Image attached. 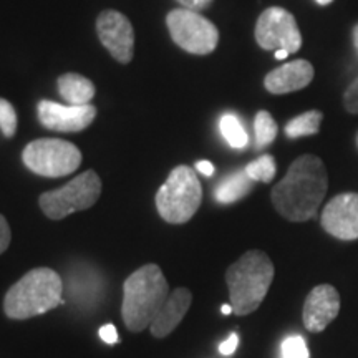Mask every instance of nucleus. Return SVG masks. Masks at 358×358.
<instances>
[{
    "label": "nucleus",
    "mask_w": 358,
    "mask_h": 358,
    "mask_svg": "<svg viewBox=\"0 0 358 358\" xmlns=\"http://www.w3.org/2000/svg\"><path fill=\"white\" fill-rule=\"evenodd\" d=\"M290 55V53L287 50H277L274 53V57L277 58V60H284V58H287Z\"/></svg>",
    "instance_id": "nucleus-30"
},
{
    "label": "nucleus",
    "mask_w": 358,
    "mask_h": 358,
    "mask_svg": "<svg viewBox=\"0 0 358 358\" xmlns=\"http://www.w3.org/2000/svg\"><path fill=\"white\" fill-rule=\"evenodd\" d=\"M100 337L105 343L113 345V343L118 342V330H116V327L113 324H106L100 329Z\"/></svg>",
    "instance_id": "nucleus-26"
},
{
    "label": "nucleus",
    "mask_w": 358,
    "mask_h": 358,
    "mask_svg": "<svg viewBox=\"0 0 358 358\" xmlns=\"http://www.w3.org/2000/svg\"><path fill=\"white\" fill-rule=\"evenodd\" d=\"M275 268L262 250H248L226 272L231 306L236 315L257 310L274 280Z\"/></svg>",
    "instance_id": "nucleus-4"
},
{
    "label": "nucleus",
    "mask_w": 358,
    "mask_h": 358,
    "mask_svg": "<svg viewBox=\"0 0 358 358\" xmlns=\"http://www.w3.org/2000/svg\"><path fill=\"white\" fill-rule=\"evenodd\" d=\"M315 70L310 62L294 60L279 66V69L268 71L264 78V87L272 95H285L306 88L313 80Z\"/></svg>",
    "instance_id": "nucleus-14"
},
{
    "label": "nucleus",
    "mask_w": 358,
    "mask_h": 358,
    "mask_svg": "<svg viewBox=\"0 0 358 358\" xmlns=\"http://www.w3.org/2000/svg\"><path fill=\"white\" fill-rule=\"evenodd\" d=\"M237 345H239V337H237V334H231L227 340H224L221 345H219V352H221L222 355L229 357L237 350Z\"/></svg>",
    "instance_id": "nucleus-27"
},
{
    "label": "nucleus",
    "mask_w": 358,
    "mask_h": 358,
    "mask_svg": "<svg viewBox=\"0 0 358 358\" xmlns=\"http://www.w3.org/2000/svg\"><path fill=\"white\" fill-rule=\"evenodd\" d=\"M275 159L272 158L271 155H264L245 166V173H248V176L252 179L254 182H271L275 176Z\"/></svg>",
    "instance_id": "nucleus-21"
},
{
    "label": "nucleus",
    "mask_w": 358,
    "mask_h": 358,
    "mask_svg": "<svg viewBox=\"0 0 358 358\" xmlns=\"http://www.w3.org/2000/svg\"><path fill=\"white\" fill-rule=\"evenodd\" d=\"M322 227L342 241L358 239V194L343 192L327 203L320 216Z\"/></svg>",
    "instance_id": "nucleus-11"
},
{
    "label": "nucleus",
    "mask_w": 358,
    "mask_h": 358,
    "mask_svg": "<svg viewBox=\"0 0 358 358\" xmlns=\"http://www.w3.org/2000/svg\"><path fill=\"white\" fill-rule=\"evenodd\" d=\"M166 25L173 42L192 55H209L219 42L217 27L189 8H174L168 13Z\"/></svg>",
    "instance_id": "nucleus-8"
},
{
    "label": "nucleus",
    "mask_w": 358,
    "mask_h": 358,
    "mask_svg": "<svg viewBox=\"0 0 358 358\" xmlns=\"http://www.w3.org/2000/svg\"><path fill=\"white\" fill-rule=\"evenodd\" d=\"M343 105L348 113L358 115V78L353 80L343 93Z\"/></svg>",
    "instance_id": "nucleus-24"
},
{
    "label": "nucleus",
    "mask_w": 358,
    "mask_h": 358,
    "mask_svg": "<svg viewBox=\"0 0 358 358\" xmlns=\"http://www.w3.org/2000/svg\"><path fill=\"white\" fill-rule=\"evenodd\" d=\"M256 42L264 50H287L297 53L302 47V34L295 17L282 7H268L256 24Z\"/></svg>",
    "instance_id": "nucleus-9"
},
{
    "label": "nucleus",
    "mask_w": 358,
    "mask_h": 358,
    "mask_svg": "<svg viewBox=\"0 0 358 358\" xmlns=\"http://www.w3.org/2000/svg\"><path fill=\"white\" fill-rule=\"evenodd\" d=\"M185 8H189V10H204L213 3V0H178Z\"/></svg>",
    "instance_id": "nucleus-28"
},
{
    "label": "nucleus",
    "mask_w": 358,
    "mask_h": 358,
    "mask_svg": "<svg viewBox=\"0 0 358 358\" xmlns=\"http://www.w3.org/2000/svg\"><path fill=\"white\" fill-rule=\"evenodd\" d=\"M22 161L38 176L62 178L77 171L82 164V153L70 141L40 138L25 146Z\"/></svg>",
    "instance_id": "nucleus-7"
},
{
    "label": "nucleus",
    "mask_w": 358,
    "mask_h": 358,
    "mask_svg": "<svg viewBox=\"0 0 358 358\" xmlns=\"http://www.w3.org/2000/svg\"><path fill=\"white\" fill-rule=\"evenodd\" d=\"M329 189V174L320 158L303 155L272 189V204L282 217L303 222L315 216Z\"/></svg>",
    "instance_id": "nucleus-1"
},
{
    "label": "nucleus",
    "mask_w": 358,
    "mask_h": 358,
    "mask_svg": "<svg viewBox=\"0 0 358 358\" xmlns=\"http://www.w3.org/2000/svg\"><path fill=\"white\" fill-rule=\"evenodd\" d=\"M353 45H355V50L358 53V24L353 27Z\"/></svg>",
    "instance_id": "nucleus-31"
},
{
    "label": "nucleus",
    "mask_w": 358,
    "mask_h": 358,
    "mask_svg": "<svg viewBox=\"0 0 358 358\" xmlns=\"http://www.w3.org/2000/svg\"><path fill=\"white\" fill-rule=\"evenodd\" d=\"M101 194V179L93 169H88L69 185L55 191L43 192L38 204L43 214L53 221H60L70 214L85 211L96 203Z\"/></svg>",
    "instance_id": "nucleus-6"
},
{
    "label": "nucleus",
    "mask_w": 358,
    "mask_h": 358,
    "mask_svg": "<svg viewBox=\"0 0 358 358\" xmlns=\"http://www.w3.org/2000/svg\"><path fill=\"white\" fill-rule=\"evenodd\" d=\"M322 120H324V113H322V111H306V113L295 116L294 120H290V122L285 124V134H287V138H290V140L302 136H312V134L319 133Z\"/></svg>",
    "instance_id": "nucleus-18"
},
{
    "label": "nucleus",
    "mask_w": 358,
    "mask_h": 358,
    "mask_svg": "<svg viewBox=\"0 0 358 358\" xmlns=\"http://www.w3.org/2000/svg\"><path fill=\"white\" fill-rule=\"evenodd\" d=\"M221 310H222L224 315H229L231 312H234V310H232V306H231V303H224V306L221 307Z\"/></svg>",
    "instance_id": "nucleus-32"
},
{
    "label": "nucleus",
    "mask_w": 358,
    "mask_h": 358,
    "mask_svg": "<svg viewBox=\"0 0 358 358\" xmlns=\"http://www.w3.org/2000/svg\"><path fill=\"white\" fill-rule=\"evenodd\" d=\"M254 131H256V146L266 148L275 140L279 128H277V123L272 118V115L262 110L259 111L256 120H254Z\"/></svg>",
    "instance_id": "nucleus-20"
},
{
    "label": "nucleus",
    "mask_w": 358,
    "mask_h": 358,
    "mask_svg": "<svg viewBox=\"0 0 358 358\" xmlns=\"http://www.w3.org/2000/svg\"><path fill=\"white\" fill-rule=\"evenodd\" d=\"M40 123L52 131L80 133L93 123L96 108L93 105H60V103L42 100L37 106Z\"/></svg>",
    "instance_id": "nucleus-12"
},
{
    "label": "nucleus",
    "mask_w": 358,
    "mask_h": 358,
    "mask_svg": "<svg viewBox=\"0 0 358 358\" xmlns=\"http://www.w3.org/2000/svg\"><path fill=\"white\" fill-rule=\"evenodd\" d=\"M196 171L204 174V176H213L214 166L213 163H209V161H198V163H196Z\"/></svg>",
    "instance_id": "nucleus-29"
},
{
    "label": "nucleus",
    "mask_w": 358,
    "mask_h": 358,
    "mask_svg": "<svg viewBox=\"0 0 358 358\" xmlns=\"http://www.w3.org/2000/svg\"><path fill=\"white\" fill-rule=\"evenodd\" d=\"M340 312V295L334 285H317L307 295L303 303L302 320L308 332L320 334L337 319Z\"/></svg>",
    "instance_id": "nucleus-13"
},
{
    "label": "nucleus",
    "mask_w": 358,
    "mask_h": 358,
    "mask_svg": "<svg viewBox=\"0 0 358 358\" xmlns=\"http://www.w3.org/2000/svg\"><path fill=\"white\" fill-rule=\"evenodd\" d=\"M62 295L64 280L53 268H34L8 289L3 312L13 320L32 319L60 306Z\"/></svg>",
    "instance_id": "nucleus-3"
},
{
    "label": "nucleus",
    "mask_w": 358,
    "mask_h": 358,
    "mask_svg": "<svg viewBox=\"0 0 358 358\" xmlns=\"http://www.w3.org/2000/svg\"><path fill=\"white\" fill-rule=\"evenodd\" d=\"M254 181L248 176L245 169L243 171H234L226 176L214 189V198L221 204H232L236 201L243 199L252 191Z\"/></svg>",
    "instance_id": "nucleus-17"
},
{
    "label": "nucleus",
    "mask_w": 358,
    "mask_h": 358,
    "mask_svg": "<svg viewBox=\"0 0 358 358\" xmlns=\"http://www.w3.org/2000/svg\"><path fill=\"white\" fill-rule=\"evenodd\" d=\"M168 280L156 264H146L124 280L122 317L131 332H143L169 297Z\"/></svg>",
    "instance_id": "nucleus-2"
},
{
    "label": "nucleus",
    "mask_w": 358,
    "mask_h": 358,
    "mask_svg": "<svg viewBox=\"0 0 358 358\" xmlns=\"http://www.w3.org/2000/svg\"><path fill=\"white\" fill-rule=\"evenodd\" d=\"M203 201L198 174L189 166L174 168L164 185L156 192L159 216L169 224H185L194 216Z\"/></svg>",
    "instance_id": "nucleus-5"
},
{
    "label": "nucleus",
    "mask_w": 358,
    "mask_h": 358,
    "mask_svg": "<svg viewBox=\"0 0 358 358\" xmlns=\"http://www.w3.org/2000/svg\"><path fill=\"white\" fill-rule=\"evenodd\" d=\"M219 129L224 140L227 141V145L236 150H243L248 146L249 136L245 133L243 123L239 122V118L234 113H224L221 116V122H219Z\"/></svg>",
    "instance_id": "nucleus-19"
},
{
    "label": "nucleus",
    "mask_w": 358,
    "mask_h": 358,
    "mask_svg": "<svg viewBox=\"0 0 358 358\" xmlns=\"http://www.w3.org/2000/svg\"><path fill=\"white\" fill-rule=\"evenodd\" d=\"M0 131L6 138H12L17 131V113L10 101L0 98Z\"/></svg>",
    "instance_id": "nucleus-23"
},
{
    "label": "nucleus",
    "mask_w": 358,
    "mask_h": 358,
    "mask_svg": "<svg viewBox=\"0 0 358 358\" xmlns=\"http://www.w3.org/2000/svg\"><path fill=\"white\" fill-rule=\"evenodd\" d=\"M96 34L103 47L120 64L133 60L134 30L131 22L118 10H105L96 19Z\"/></svg>",
    "instance_id": "nucleus-10"
},
{
    "label": "nucleus",
    "mask_w": 358,
    "mask_h": 358,
    "mask_svg": "<svg viewBox=\"0 0 358 358\" xmlns=\"http://www.w3.org/2000/svg\"><path fill=\"white\" fill-rule=\"evenodd\" d=\"M308 348L306 338L301 335H290L282 342L280 358H308Z\"/></svg>",
    "instance_id": "nucleus-22"
},
{
    "label": "nucleus",
    "mask_w": 358,
    "mask_h": 358,
    "mask_svg": "<svg viewBox=\"0 0 358 358\" xmlns=\"http://www.w3.org/2000/svg\"><path fill=\"white\" fill-rule=\"evenodd\" d=\"M317 3H319V6H330V3L334 2V0H315Z\"/></svg>",
    "instance_id": "nucleus-33"
},
{
    "label": "nucleus",
    "mask_w": 358,
    "mask_h": 358,
    "mask_svg": "<svg viewBox=\"0 0 358 358\" xmlns=\"http://www.w3.org/2000/svg\"><path fill=\"white\" fill-rule=\"evenodd\" d=\"M192 302V294L189 290L181 287L169 294L166 302L156 313V317L151 322L150 332L156 338H164L173 332L176 327L185 319L186 312L189 310Z\"/></svg>",
    "instance_id": "nucleus-15"
},
{
    "label": "nucleus",
    "mask_w": 358,
    "mask_h": 358,
    "mask_svg": "<svg viewBox=\"0 0 358 358\" xmlns=\"http://www.w3.org/2000/svg\"><path fill=\"white\" fill-rule=\"evenodd\" d=\"M357 146H358V134H357Z\"/></svg>",
    "instance_id": "nucleus-34"
},
{
    "label": "nucleus",
    "mask_w": 358,
    "mask_h": 358,
    "mask_svg": "<svg viewBox=\"0 0 358 358\" xmlns=\"http://www.w3.org/2000/svg\"><path fill=\"white\" fill-rule=\"evenodd\" d=\"M58 92L69 105H90L95 96V85L78 73H65L58 78Z\"/></svg>",
    "instance_id": "nucleus-16"
},
{
    "label": "nucleus",
    "mask_w": 358,
    "mask_h": 358,
    "mask_svg": "<svg viewBox=\"0 0 358 358\" xmlns=\"http://www.w3.org/2000/svg\"><path fill=\"white\" fill-rule=\"evenodd\" d=\"M12 241V232H10V226H8L7 219L0 214V254L6 252L10 245Z\"/></svg>",
    "instance_id": "nucleus-25"
}]
</instances>
